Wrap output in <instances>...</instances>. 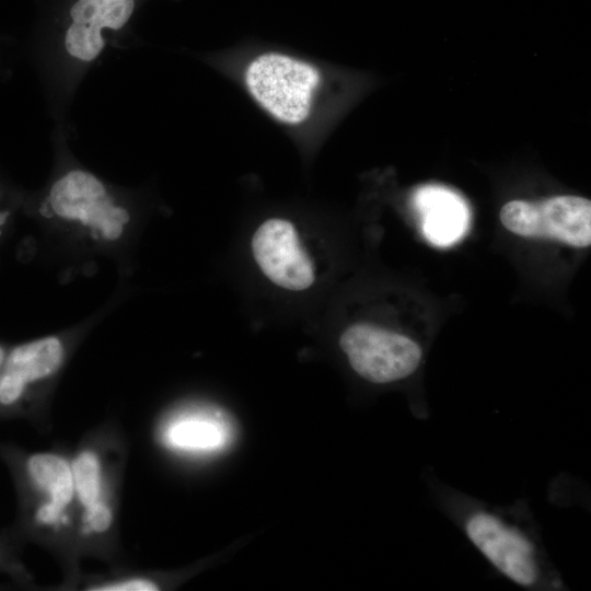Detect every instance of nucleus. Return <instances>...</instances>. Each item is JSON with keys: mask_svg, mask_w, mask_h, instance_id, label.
I'll return each mask as SVG.
<instances>
[{"mask_svg": "<svg viewBox=\"0 0 591 591\" xmlns=\"http://www.w3.org/2000/svg\"><path fill=\"white\" fill-rule=\"evenodd\" d=\"M421 480L436 508L500 576L529 591L569 589L526 499L505 506L487 502L445 483L429 465Z\"/></svg>", "mask_w": 591, "mask_h": 591, "instance_id": "f257e3e1", "label": "nucleus"}, {"mask_svg": "<svg viewBox=\"0 0 591 591\" xmlns=\"http://www.w3.org/2000/svg\"><path fill=\"white\" fill-rule=\"evenodd\" d=\"M138 0H65L38 33L33 59L55 125L66 127L77 91L111 48L123 44Z\"/></svg>", "mask_w": 591, "mask_h": 591, "instance_id": "f03ea898", "label": "nucleus"}, {"mask_svg": "<svg viewBox=\"0 0 591 591\" xmlns=\"http://www.w3.org/2000/svg\"><path fill=\"white\" fill-rule=\"evenodd\" d=\"M73 134L54 125L50 141L55 170L46 187L32 200L38 215L88 233L102 242H115L130 225L138 198L117 188L73 157L68 139Z\"/></svg>", "mask_w": 591, "mask_h": 591, "instance_id": "7ed1b4c3", "label": "nucleus"}, {"mask_svg": "<svg viewBox=\"0 0 591 591\" xmlns=\"http://www.w3.org/2000/svg\"><path fill=\"white\" fill-rule=\"evenodd\" d=\"M239 77L268 117L294 131L316 124L339 93V82L329 70L283 50L254 53L241 66Z\"/></svg>", "mask_w": 591, "mask_h": 591, "instance_id": "20e7f679", "label": "nucleus"}, {"mask_svg": "<svg viewBox=\"0 0 591 591\" xmlns=\"http://www.w3.org/2000/svg\"><path fill=\"white\" fill-rule=\"evenodd\" d=\"M338 344L352 371L373 384L410 379L424 359L420 344L412 337L367 323L348 326Z\"/></svg>", "mask_w": 591, "mask_h": 591, "instance_id": "39448f33", "label": "nucleus"}, {"mask_svg": "<svg viewBox=\"0 0 591 591\" xmlns=\"http://www.w3.org/2000/svg\"><path fill=\"white\" fill-rule=\"evenodd\" d=\"M499 217L502 225L519 236L549 239L573 247L591 244V201L583 197L511 200Z\"/></svg>", "mask_w": 591, "mask_h": 591, "instance_id": "423d86ee", "label": "nucleus"}, {"mask_svg": "<svg viewBox=\"0 0 591 591\" xmlns=\"http://www.w3.org/2000/svg\"><path fill=\"white\" fill-rule=\"evenodd\" d=\"M251 250L259 270L274 285L291 291L313 285L311 258L290 220L280 217L264 220L253 233Z\"/></svg>", "mask_w": 591, "mask_h": 591, "instance_id": "0eeeda50", "label": "nucleus"}, {"mask_svg": "<svg viewBox=\"0 0 591 591\" xmlns=\"http://www.w3.org/2000/svg\"><path fill=\"white\" fill-rule=\"evenodd\" d=\"M65 356L62 341L55 336L20 344L7 352L0 369V405L19 403L28 389L54 374Z\"/></svg>", "mask_w": 591, "mask_h": 591, "instance_id": "6e6552de", "label": "nucleus"}, {"mask_svg": "<svg viewBox=\"0 0 591 591\" xmlns=\"http://www.w3.org/2000/svg\"><path fill=\"white\" fill-rule=\"evenodd\" d=\"M414 205L420 216L421 231L433 245H452L470 225L471 215L466 202L449 188L422 186L414 195Z\"/></svg>", "mask_w": 591, "mask_h": 591, "instance_id": "1a4fd4ad", "label": "nucleus"}, {"mask_svg": "<svg viewBox=\"0 0 591 591\" xmlns=\"http://www.w3.org/2000/svg\"><path fill=\"white\" fill-rule=\"evenodd\" d=\"M26 468L33 483L48 495L36 511V520L45 525L58 523L74 496L72 467L59 455L37 453L27 460Z\"/></svg>", "mask_w": 591, "mask_h": 591, "instance_id": "9d476101", "label": "nucleus"}, {"mask_svg": "<svg viewBox=\"0 0 591 591\" xmlns=\"http://www.w3.org/2000/svg\"><path fill=\"white\" fill-rule=\"evenodd\" d=\"M231 431L227 419L219 414L197 413L173 420L165 431V439L175 449L209 452L225 447Z\"/></svg>", "mask_w": 591, "mask_h": 591, "instance_id": "9b49d317", "label": "nucleus"}, {"mask_svg": "<svg viewBox=\"0 0 591 591\" xmlns=\"http://www.w3.org/2000/svg\"><path fill=\"white\" fill-rule=\"evenodd\" d=\"M74 494L85 508L101 501V465L95 453L84 451L72 464Z\"/></svg>", "mask_w": 591, "mask_h": 591, "instance_id": "f8f14e48", "label": "nucleus"}, {"mask_svg": "<svg viewBox=\"0 0 591 591\" xmlns=\"http://www.w3.org/2000/svg\"><path fill=\"white\" fill-rule=\"evenodd\" d=\"M84 520L91 531L101 533L111 526L113 514L104 502L97 501L85 508Z\"/></svg>", "mask_w": 591, "mask_h": 591, "instance_id": "ddd939ff", "label": "nucleus"}, {"mask_svg": "<svg viewBox=\"0 0 591 591\" xmlns=\"http://www.w3.org/2000/svg\"><path fill=\"white\" fill-rule=\"evenodd\" d=\"M97 591H153L158 590L154 582L144 578H131L121 581L111 582L97 588H91Z\"/></svg>", "mask_w": 591, "mask_h": 591, "instance_id": "4468645a", "label": "nucleus"}, {"mask_svg": "<svg viewBox=\"0 0 591 591\" xmlns=\"http://www.w3.org/2000/svg\"><path fill=\"white\" fill-rule=\"evenodd\" d=\"M16 199L15 194L0 183V237L13 215Z\"/></svg>", "mask_w": 591, "mask_h": 591, "instance_id": "2eb2a0df", "label": "nucleus"}, {"mask_svg": "<svg viewBox=\"0 0 591 591\" xmlns=\"http://www.w3.org/2000/svg\"><path fill=\"white\" fill-rule=\"evenodd\" d=\"M7 349L3 345L0 344V369H1V366L4 361V358H5V355H7Z\"/></svg>", "mask_w": 591, "mask_h": 591, "instance_id": "dca6fc26", "label": "nucleus"}]
</instances>
